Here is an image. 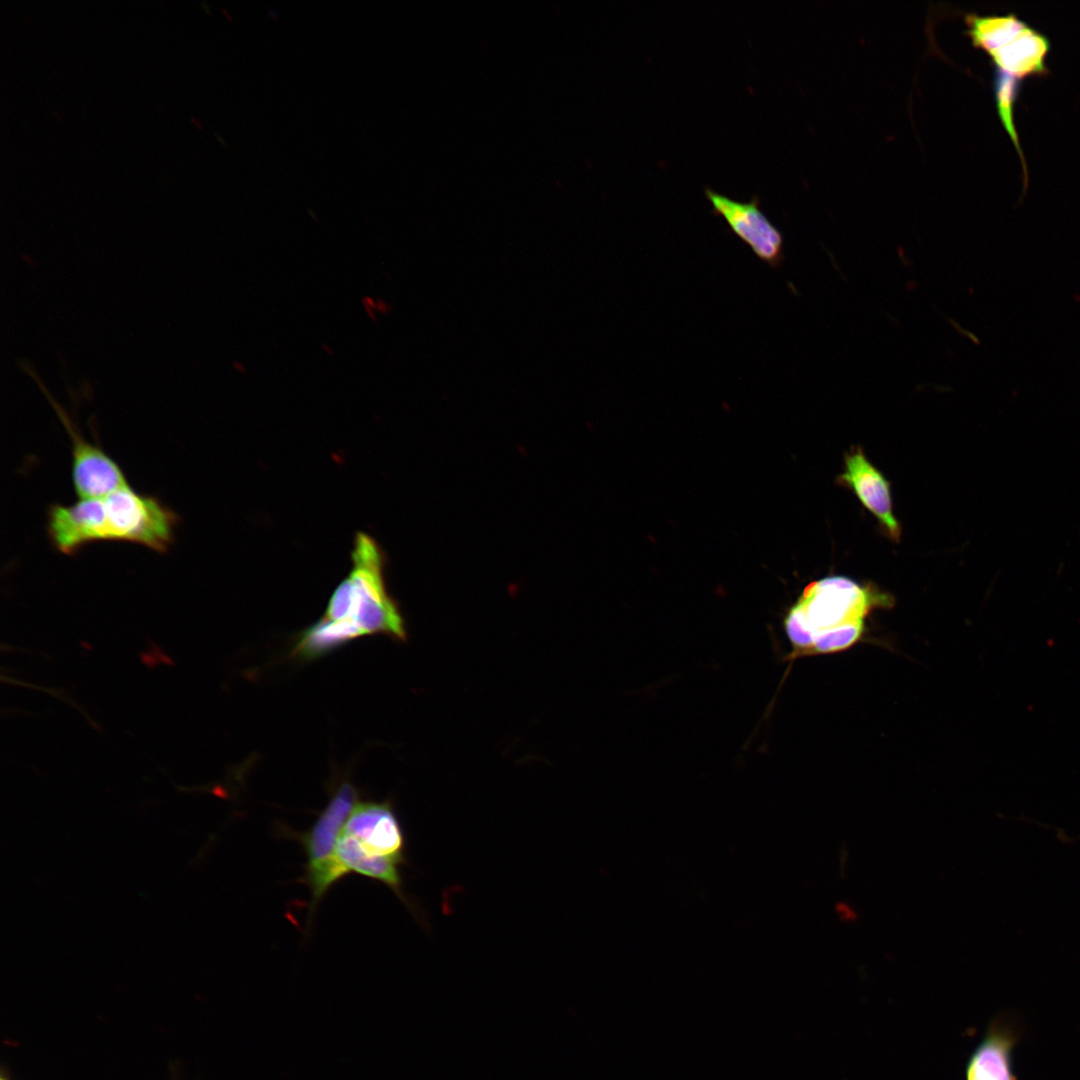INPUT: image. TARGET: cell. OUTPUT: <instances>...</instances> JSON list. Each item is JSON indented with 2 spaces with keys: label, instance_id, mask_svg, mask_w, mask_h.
<instances>
[{
  "label": "cell",
  "instance_id": "cell-1",
  "mask_svg": "<svg viewBox=\"0 0 1080 1080\" xmlns=\"http://www.w3.org/2000/svg\"><path fill=\"white\" fill-rule=\"evenodd\" d=\"M352 564L350 575L332 594L323 617L297 635L293 657L314 660L363 636L407 639L402 614L385 586L383 552L369 535H356Z\"/></svg>",
  "mask_w": 1080,
  "mask_h": 1080
},
{
  "label": "cell",
  "instance_id": "cell-2",
  "mask_svg": "<svg viewBox=\"0 0 1080 1080\" xmlns=\"http://www.w3.org/2000/svg\"><path fill=\"white\" fill-rule=\"evenodd\" d=\"M179 522L177 513L157 497L128 485L103 497L51 504L46 528L51 544L64 555L97 541L131 542L166 553Z\"/></svg>",
  "mask_w": 1080,
  "mask_h": 1080
},
{
  "label": "cell",
  "instance_id": "cell-3",
  "mask_svg": "<svg viewBox=\"0 0 1080 1080\" xmlns=\"http://www.w3.org/2000/svg\"><path fill=\"white\" fill-rule=\"evenodd\" d=\"M892 599L871 585L844 576H829L804 589L788 610L784 629L792 646L788 659L835 653L855 645L864 635L870 612Z\"/></svg>",
  "mask_w": 1080,
  "mask_h": 1080
},
{
  "label": "cell",
  "instance_id": "cell-4",
  "mask_svg": "<svg viewBox=\"0 0 1080 1080\" xmlns=\"http://www.w3.org/2000/svg\"><path fill=\"white\" fill-rule=\"evenodd\" d=\"M966 24L973 45L987 52L997 70L1019 80L1049 73V39L1017 15L968 14Z\"/></svg>",
  "mask_w": 1080,
  "mask_h": 1080
},
{
  "label": "cell",
  "instance_id": "cell-5",
  "mask_svg": "<svg viewBox=\"0 0 1080 1080\" xmlns=\"http://www.w3.org/2000/svg\"><path fill=\"white\" fill-rule=\"evenodd\" d=\"M705 195L713 213L721 216L760 260L773 268L780 266L784 259L783 236L762 212L757 197L741 202L708 187Z\"/></svg>",
  "mask_w": 1080,
  "mask_h": 1080
},
{
  "label": "cell",
  "instance_id": "cell-6",
  "mask_svg": "<svg viewBox=\"0 0 1080 1080\" xmlns=\"http://www.w3.org/2000/svg\"><path fill=\"white\" fill-rule=\"evenodd\" d=\"M359 793L350 781H342L313 825L295 838L307 856L305 873L334 868L337 843L358 802Z\"/></svg>",
  "mask_w": 1080,
  "mask_h": 1080
},
{
  "label": "cell",
  "instance_id": "cell-7",
  "mask_svg": "<svg viewBox=\"0 0 1080 1080\" xmlns=\"http://www.w3.org/2000/svg\"><path fill=\"white\" fill-rule=\"evenodd\" d=\"M342 834L354 839L367 854L407 862L404 832L390 801L359 802Z\"/></svg>",
  "mask_w": 1080,
  "mask_h": 1080
},
{
  "label": "cell",
  "instance_id": "cell-8",
  "mask_svg": "<svg viewBox=\"0 0 1080 1080\" xmlns=\"http://www.w3.org/2000/svg\"><path fill=\"white\" fill-rule=\"evenodd\" d=\"M838 480L856 494L887 535L898 541L901 527L893 515L889 482L866 458L860 447L853 448L846 454L844 471Z\"/></svg>",
  "mask_w": 1080,
  "mask_h": 1080
},
{
  "label": "cell",
  "instance_id": "cell-9",
  "mask_svg": "<svg viewBox=\"0 0 1080 1080\" xmlns=\"http://www.w3.org/2000/svg\"><path fill=\"white\" fill-rule=\"evenodd\" d=\"M1016 1041V1032L1008 1023L993 1020L968 1059L965 1080H1017L1012 1069Z\"/></svg>",
  "mask_w": 1080,
  "mask_h": 1080
},
{
  "label": "cell",
  "instance_id": "cell-10",
  "mask_svg": "<svg viewBox=\"0 0 1080 1080\" xmlns=\"http://www.w3.org/2000/svg\"><path fill=\"white\" fill-rule=\"evenodd\" d=\"M335 855L348 874L356 873L385 884L413 913L417 912L404 893L400 862L365 853L354 839L345 834L337 843Z\"/></svg>",
  "mask_w": 1080,
  "mask_h": 1080
},
{
  "label": "cell",
  "instance_id": "cell-11",
  "mask_svg": "<svg viewBox=\"0 0 1080 1080\" xmlns=\"http://www.w3.org/2000/svg\"><path fill=\"white\" fill-rule=\"evenodd\" d=\"M1020 89L1021 80L996 69L994 75V91L998 114L1020 157L1023 167L1024 185L1026 188L1028 184L1027 165L1014 124V106L1018 99Z\"/></svg>",
  "mask_w": 1080,
  "mask_h": 1080
},
{
  "label": "cell",
  "instance_id": "cell-12",
  "mask_svg": "<svg viewBox=\"0 0 1080 1080\" xmlns=\"http://www.w3.org/2000/svg\"><path fill=\"white\" fill-rule=\"evenodd\" d=\"M838 918L843 922H855L858 919L857 911L848 903L839 902L835 906Z\"/></svg>",
  "mask_w": 1080,
  "mask_h": 1080
},
{
  "label": "cell",
  "instance_id": "cell-13",
  "mask_svg": "<svg viewBox=\"0 0 1080 1080\" xmlns=\"http://www.w3.org/2000/svg\"><path fill=\"white\" fill-rule=\"evenodd\" d=\"M322 348L325 351V353H327L328 355H333L334 354V351H333V349L331 348V346L329 344L323 343Z\"/></svg>",
  "mask_w": 1080,
  "mask_h": 1080
},
{
  "label": "cell",
  "instance_id": "cell-14",
  "mask_svg": "<svg viewBox=\"0 0 1080 1080\" xmlns=\"http://www.w3.org/2000/svg\"><path fill=\"white\" fill-rule=\"evenodd\" d=\"M237 364H238V366H237V368H235V369H236V370H237V371H238L239 373H245V372H246V367H245V366H244V365H243L242 363H237Z\"/></svg>",
  "mask_w": 1080,
  "mask_h": 1080
},
{
  "label": "cell",
  "instance_id": "cell-15",
  "mask_svg": "<svg viewBox=\"0 0 1080 1080\" xmlns=\"http://www.w3.org/2000/svg\"><path fill=\"white\" fill-rule=\"evenodd\" d=\"M308 213L310 214V216H311V217H312L313 219H315V220L317 219V217H316V214L314 213V211H313V210L311 211V208H308Z\"/></svg>",
  "mask_w": 1080,
  "mask_h": 1080
},
{
  "label": "cell",
  "instance_id": "cell-16",
  "mask_svg": "<svg viewBox=\"0 0 1080 1080\" xmlns=\"http://www.w3.org/2000/svg\"><path fill=\"white\" fill-rule=\"evenodd\" d=\"M215 137H216V138H217V139H218V140H219V141H220V142H221V143H222L223 145H226V142H225V140H224L223 138H221V137H220V136H219L218 134H215Z\"/></svg>",
  "mask_w": 1080,
  "mask_h": 1080
},
{
  "label": "cell",
  "instance_id": "cell-17",
  "mask_svg": "<svg viewBox=\"0 0 1080 1080\" xmlns=\"http://www.w3.org/2000/svg\"><path fill=\"white\" fill-rule=\"evenodd\" d=\"M191 120L194 121L197 124V126L201 128V123L197 122L196 119H194V118H191Z\"/></svg>",
  "mask_w": 1080,
  "mask_h": 1080
},
{
  "label": "cell",
  "instance_id": "cell-18",
  "mask_svg": "<svg viewBox=\"0 0 1080 1080\" xmlns=\"http://www.w3.org/2000/svg\"><path fill=\"white\" fill-rule=\"evenodd\" d=\"M1 1080H4V1079H1Z\"/></svg>",
  "mask_w": 1080,
  "mask_h": 1080
}]
</instances>
